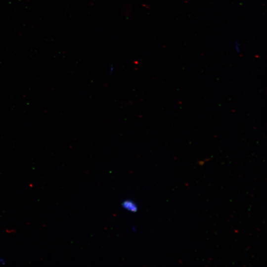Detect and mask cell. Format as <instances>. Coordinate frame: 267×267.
Wrapping results in <instances>:
<instances>
[{
  "label": "cell",
  "mask_w": 267,
  "mask_h": 267,
  "mask_svg": "<svg viewBox=\"0 0 267 267\" xmlns=\"http://www.w3.org/2000/svg\"><path fill=\"white\" fill-rule=\"evenodd\" d=\"M122 206L125 210L131 212H136L138 209L137 205L131 200H125L122 203Z\"/></svg>",
  "instance_id": "cell-1"
},
{
  "label": "cell",
  "mask_w": 267,
  "mask_h": 267,
  "mask_svg": "<svg viewBox=\"0 0 267 267\" xmlns=\"http://www.w3.org/2000/svg\"><path fill=\"white\" fill-rule=\"evenodd\" d=\"M235 49L237 52H239L240 48H239V44H238L237 43H235Z\"/></svg>",
  "instance_id": "cell-2"
},
{
  "label": "cell",
  "mask_w": 267,
  "mask_h": 267,
  "mask_svg": "<svg viewBox=\"0 0 267 267\" xmlns=\"http://www.w3.org/2000/svg\"><path fill=\"white\" fill-rule=\"evenodd\" d=\"M5 264V261L2 258H0V265H3Z\"/></svg>",
  "instance_id": "cell-3"
}]
</instances>
